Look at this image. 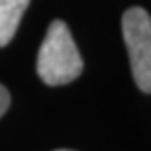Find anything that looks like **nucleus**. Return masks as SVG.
I'll return each instance as SVG.
<instances>
[{
    "instance_id": "f257e3e1",
    "label": "nucleus",
    "mask_w": 151,
    "mask_h": 151,
    "mask_svg": "<svg viewBox=\"0 0 151 151\" xmlns=\"http://www.w3.org/2000/svg\"><path fill=\"white\" fill-rule=\"evenodd\" d=\"M84 68L78 47L62 20H53L37 57L38 77L47 86H64L80 77Z\"/></svg>"
},
{
    "instance_id": "f03ea898",
    "label": "nucleus",
    "mask_w": 151,
    "mask_h": 151,
    "mask_svg": "<svg viewBox=\"0 0 151 151\" xmlns=\"http://www.w3.org/2000/svg\"><path fill=\"white\" fill-rule=\"evenodd\" d=\"M122 35L135 84L140 91L151 93V17L146 9L131 7L124 13Z\"/></svg>"
},
{
    "instance_id": "7ed1b4c3",
    "label": "nucleus",
    "mask_w": 151,
    "mask_h": 151,
    "mask_svg": "<svg viewBox=\"0 0 151 151\" xmlns=\"http://www.w3.org/2000/svg\"><path fill=\"white\" fill-rule=\"evenodd\" d=\"M27 6L29 0H0V47L15 37Z\"/></svg>"
},
{
    "instance_id": "20e7f679",
    "label": "nucleus",
    "mask_w": 151,
    "mask_h": 151,
    "mask_svg": "<svg viewBox=\"0 0 151 151\" xmlns=\"http://www.w3.org/2000/svg\"><path fill=\"white\" fill-rule=\"evenodd\" d=\"M9 104H11V99H9V91L4 88L2 84H0V116H2V115L7 111Z\"/></svg>"
},
{
    "instance_id": "39448f33",
    "label": "nucleus",
    "mask_w": 151,
    "mask_h": 151,
    "mask_svg": "<svg viewBox=\"0 0 151 151\" xmlns=\"http://www.w3.org/2000/svg\"><path fill=\"white\" fill-rule=\"evenodd\" d=\"M57 151H71V149H57Z\"/></svg>"
}]
</instances>
